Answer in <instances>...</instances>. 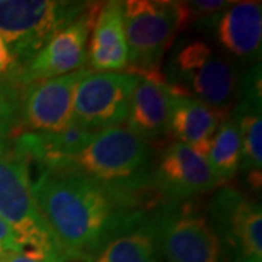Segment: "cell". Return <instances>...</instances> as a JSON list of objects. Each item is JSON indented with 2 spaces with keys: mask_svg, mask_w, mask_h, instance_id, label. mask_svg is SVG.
<instances>
[{
  "mask_svg": "<svg viewBox=\"0 0 262 262\" xmlns=\"http://www.w3.org/2000/svg\"><path fill=\"white\" fill-rule=\"evenodd\" d=\"M173 94V88L166 80L158 82L139 77L125 127L147 143L163 139L169 134V113Z\"/></svg>",
  "mask_w": 262,
  "mask_h": 262,
  "instance_id": "2e32d148",
  "label": "cell"
},
{
  "mask_svg": "<svg viewBox=\"0 0 262 262\" xmlns=\"http://www.w3.org/2000/svg\"><path fill=\"white\" fill-rule=\"evenodd\" d=\"M201 31H211L227 57L256 64L261 58L262 5L261 2H232V5L213 18L195 22Z\"/></svg>",
  "mask_w": 262,
  "mask_h": 262,
  "instance_id": "4fadbf2b",
  "label": "cell"
},
{
  "mask_svg": "<svg viewBox=\"0 0 262 262\" xmlns=\"http://www.w3.org/2000/svg\"><path fill=\"white\" fill-rule=\"evenodd\" d=\"M88 72L80 69L25 86L20 95V130L58 133L67 128L72 124L76 88Z\"/></svg>",
  "mask_w": 262,
  "mask_h": 262,
  "instance_id": "8fae6325",
  "label": "cell"
},
{
  "mask_svg": "<svg viewBox=\"0 0 262 262\" xmlns=\"http://www.w3.org/2000/svg\"><path fill=\"white\" fill-rule=\"evenodd\" d=\"M31 188L38 210L67 261L94 251L131 211L101 184L69 166H35Z\"/></svg>",
  "mask_w": 262,
  "mask_h": 262,
  "instance_id": "6da1fadb",
  "label": "cell"
},
{
  "mask_svg": "<svg viewBox=\"0 0 262 262\" xmlns=\"http://www.w3.org/2000/svg\"><path fill=\"white\" fill-rule=\"evenodd\" d=\"M151 184L165 201H185L219 187L206 158L181 141L163 150L153 169Z\"/></svg>",
  "mask_w": 262,
  "mask_h": 262,
  "instance_id": "7c38bea8",
  "label": "cell"
},
{
  "mask_svg": "<svg viewBox=\"0 0 262 262\" xmlns=\"http://www.w3.org/2000/svg\"><path fill=\"white\" fill-rule=\"evenodd\" d=\"M60 166H69L101 184L128 210H144L141 196L156 191L147 141L125 125L98 130L83 149Z\"/></svg>",
  "mask_w": 262,
  "mask_h": 262,
  "instance_id": "7a4b0ae2",
  "label": "cell"
},
{
  "mask_svg": "<svg viewBox=\"0 0 262 262\" xmlns=\"http://www.w3.org/2000/svg\"><path fill=\"white\" fill-rule=\"evenodd\" d=\"M225 115V110H215L192 96L175 92L170 101L169 133L206 158L210 140L226 120Z\"/></svg>",
  "mask_w": 262,
  "mask_h": 262,
  "instance_id": "e0dca14e",
  "label": "cell"
},
{
  "mask_svg": "<svg viewBox=\"0 0 262 262\" xmlns=\"http://www.w3.org/2000/svg\"><path fill=\"white\" fill-rule=\"evenodd\" d=\"M0 262H44L41 259H37L34 256H29L27 253L20 251H10V252L0 255Z\"/></svg>",
  "mask_w": 262,
  "mask_h": 262,
  "instance_id": "603a6c76",
  "label": "cell"
},
{
  "mask_svg": "<svg viewBox=\"0 0 262 262\" xmlns=\"http://www.w3.org/2000/svg\"><path fill=\"white\" fill-rule=\"evenodd\" d=\"M10 251H20L18 239L10 226L3 219H0V255Z\"/></svg>",
  "mask_w": 262,
  "mask_h": 262,
  "instance_id": "7402d4cb",
  "label": "cell"
},
{
  "mask_svg": "<svg viewBox=\"0 0 262 262\" xmlns=\"http://www.w3.org/2000/svg\"><path fill=\"white\" fill-rule=\"evenodd\" d=\"M137 83L139 77L125 72L89 70L76 88L72 124L94 131L121 125Z\"/></svg>",
  "mask_w": 262,
  "mask_h": 262,
  "instance_id": "9c48e42d",
  "label": "cell"
},
{
  "mask_svg": "<svg viewBox=\"0 0 262 262\" xmlns=\"http://www.w3.org/2000/svg\"><path fill=\"white\" fill-rule=\"evenodd\" d=\"M241 133V166L239 170L246 175L261 172L262 168V118L261 108L239 103L230 115Z\"/></svg>",
  "mask_w": 262,
  "mask_h": 262,
  "instance_id": "d6986e66",
  "label": "cell"
},
{
  "mask_svg": "<svg viewBox=\"0 0 262 262\" xmlns=\"http://www.w3.org/2000/svg\"><path fill=\"white\" fill-rule=\"evenodd\" d=\"M124 31L128 50L125 73L163 82L162 61L179 31L191 24L187 2L125 0Z\"/></svg>",
  "mask_w": 262,
  "mask_h": 262,
  "instance_id": "3957f363",
  "label": "cell"
},
{
  "mask_svg": "<svg viewBox=\"0 0 262 262\" xmlns=\"http://www.w3.org/2000/svg\"><path fill=\"white\" fill-rule=\"evenodd\" d=\"M67 262H160L146 210L127 214L82 259Z\"/></svg>",
  "mask_w": 262,
  "mask_h": 262,
  "instance_id": "5bb4252c",
  "label": "cell"
},
{
  "mask_svg": "<svg viewBox=\"0 0 262 262\" xmlns=\"http://www.w3.org/2000/svg\"><path fill=\"white\" fill-rule=\"evenodd\" d=\"M101 5L102 3L89 2L79 18L51 37L32 60L20 69L18 76L20 88L83 69L86 64L88 38Z\"/></svg>",
  "mask_w": 262,
  "mask_h": 262,
  "instance_id": "30bf717a",
  "label": "cell"
},
{
  "mask_svg": "<svg viewBox=\"0 0 262 262\" xmlns=\"http://www.w3.org/2000/svg\"><path fill=\"white\" fill-rule=\"evenodd\" d=\"M18 83H0V143L20 131V95Z\"/></svg>",
  "mask_w": 262,
  "mask_h": 262,
  "instance_id": "ffe728a7",
  "label": "cell"
},
{
  "mask_svg": "<svg viewBox=\"0 0 262 262\" xmlns=\"http://www.w3.org/2000/svg\"><path fill=\"white\" fill-rule=\"evenodd\" d=\"M165 79L188 96L226 111L237 92L241 75L233 58L214 51L203 39H191L173 53Z\"/></svg>",
  "mask_w": 262,
  "mask_h": 262,
  "instance_id": "8992f818",
  "label": "cell"
},
{
  "mask_svg": "<svg viewBox=\"0 0 262 262\" xmlns=\"http://www.w3.org/2000/svg\"><path fill=\"white\" fill-rule=\"evenodd\" d=\"M0 143V219L18 239L20 252L44 262H66V256L38 210L31 188V172L12 141Z\"/></svg>",
  "mask_w": 262,
  "mask_h": 262,
  "instance_id": "277c9868",
  "label": "cell"
},
{
  "mask_svg": "<svg viewBox=\"0 0 262 262\" xmlns=\"http://www.w3.org/2000/svg\"><path fill=\"white\" fill-rule=\"evenodd\" d=\"M20 66L0 37V83H18Z\"/></svg>",
  "mask_w": 262,
  "mask_h": 262,
  "instance_id": "44dd1931",
  "label": "cell"
},
{
  "mask_svg": "<svg viewBox=\"0 0 262 262\" xmlns=\"http://www.w3.org/2000/svg\"><path fill=\"white\" fill-rule=\"evenodd\" d=\"M210 220L230 262H262L261 206L233 187H222L211 200Z\"/></svg>",
  "mask_w": 262,
  "mask_h": 262,
  "instance_id": "ba28073f",
  "label": "cell"
},
{
  "mask_svg": "<svg viewBox=\"0 0 262 262\" xmlns=\"http://www.w3.org/2000/svg\"><path fill=\"white\" fill-rule=\"evenodd\" d=\"M86 63L92 72H124L128 50L121 2H105L95 18L92 37L86 47Z\"/></svg>",
  "mask_w": 262,
  "mask_h": 262,
  "instance_id": "9a60e30c",
  "label": "cell"
},
{
  "mask_svg": "<svg viewBox=\"0 0 262 262\" xmlns=\"http://www.w3.org/2000/svg\"><path fill=\"white\" fill-rule=\"evenodd\" d=\"M88 2L0 0V37L20 69L51 37L83 13Z\"/></svg>",
  "mask_w": 262,
  "mask_h": 262,
  "instance_id": "52a82bcc",
  "label": "cell"
},
{
  "mask_svg": "<svg viewBox=\"0 0 262 262\" xmlns=\"http://www.w3.org/2000/svg\"><path fill=\"white\" fill-rule=\"evenodd\" d=\"M241 155L242 144L239 127L233 118L229 117L217 127L206 155L207 163L217 179L219 187L236 175L241 166Z\"/></svg>",
  "mask_w": 262,
  "mask_h": 262,
  "instance_id": "ac0fdd59",
  "label": "cell"
},
{
  "mask_svg": "<svg viewBox=\"0 0 262 262\" xmlns=\"http://www.w3.org/2000/svg\"><path fill=\"white\" fill-rule=\"evenodd\" d=\"M163 262H230L222 239L203 208L191 201H165L149 213Z\"/></svg>",
  "mask_w": 262,
  "mask_h": 262,
  "instance_id": "5b68a950",
  "label": "cell"
}]
</instances>
